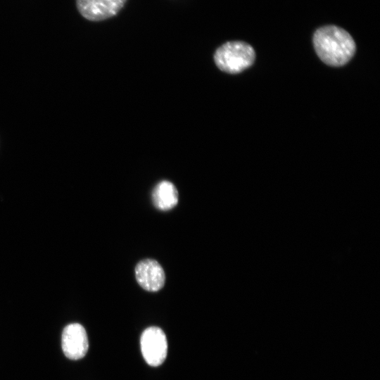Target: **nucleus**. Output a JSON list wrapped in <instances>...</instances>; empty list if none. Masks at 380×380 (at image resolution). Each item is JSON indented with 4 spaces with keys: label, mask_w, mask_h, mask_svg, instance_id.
I'll list each match as a JSON object with an SVG mask.
<instances>
[{
    "label": "nucleus",
    "mask_w": 380,
    "mask_h": 380,
    "mask_svg": "<svg viewBox=\"0 0 380 380\" xmlns=\"http://www.w3.org/2000/svg\"><path fill=\"white\" fill-rule=\"evenodd\" d=\"M127 0H75L79 13L86 20L100 22L117 15Z\"/></svg>",
    "instance_id": "nucleus-4"
},
{
    "label": "nucleus",
    "mask_w": 380,
    "mask_h": 380,
    "mask_svg": "<svg viewBox=\"0 0 380 380\" xmlns=\"http://www.w3.org/2000/svg\"><path fill=\"white\" fill-rule=\"evenodd\" d=\"M140 344L142 355L149 365L158 367L164 362L167 353V341L160 328L146 329L141 336Z\"/></svg>",
    "instance_id": "nucleus-3"
},
{
    "label": "nucleus",
    "mask_w": 380,
    "mask_h": 380,
    "mask_svg": "<svg viewBox=\"0 0 380 380\" xmlns=\"http://www.w3.org/2000/svg\"><path fill=\"white\" fill-rule=\"evenodd\" d=\"M152 201L158 210L166 211L173 208L178 203V191L169 181H162L154 188Z\"/></svg>",
    "instance_id": "nucleus-7"
},
{
    "label": "nucleus",
    "mask_w": 380,
    "mask_h": 380,
    "mask_svg": "<svg viewBox=\"0 0 380 380\" xmlns=\"http://www.w3.org/2000/svg\"><path fill=\"white\" fill-rule=\"evenodd\" d=\"M255 58L253 47L241 41L227 42L219 46L214 53L216 65L230 74L241 72L250 67Z\"/></svg>",
    "instance_id": "nucleus-2"
},
{
    "label": "nucleus",
    "mask_w": 380,
    "mask_h": 380,
    "mask_svg": "<svg viewBox=\"0 0 380 380\" xmlns=\"http://www.w3.org/2000/svg\"><path fill=\"white\" fill-rule=\"evenodd\" d=\"M313 44L319 58L331 66L345 65L355 52V44L350 34L335 25L317 30L313 36Z\"/></svg>",
    "instance_id": "nucleus-1"
},
{
    "label": "nucleus",
    "mask_w": 380,
    "mask_h": 380,
    "mask_svg": "<svg viewBox=\"0 0 380 380\" xmlns=\"http://www.w3.org/2000/svg\"><path fill=\"white\" fill-rule=\"evenodd\" d=\"M61 346L68 358L73 360L82 358L89 348L88 337L84 327L78 323L67 325L62 333Z\"/></svg>",
    "instance_id": "nucleus-5"
},
{
    "label": "nucleus",
    "mask_w": 380,
    "mask_h": 380,
    "mask_svg": "<svg viewBox=\"0 0 380 380\" xmlns=\"http://www.w3.org/2000/svg\"><path fill=\"white\" fill-rule=\"evenodd\" d=\"M135 277L137 283L148 291L160 290L165 281V272L162 266L155 260L144 259L135 267Z\"/></svg>",
    "instance_id": "nucleus-6"
}]
</instances>
